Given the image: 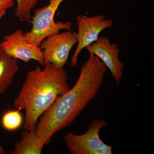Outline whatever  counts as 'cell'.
Wrapping results in <instances>:
<instances>
[{
	"label": "cell",
	"mask_w": 154,
	"mask_h": 154,
	"mask_svg": "<svg viewBox=\"0 0 154 154\" xmlns=\"http://www.w3.org/2000/svg\"><path fill=\"white\" fill-rule=\"evenodd\" d=\"M98 57L90 54L81 67L74 86L59 95L49 109L40 116L35 129L44 145L58 131L72 124L98 94L107 72Z\"/></svg>",
	"instance_id": "cell-1"
},
{
	"label": "cell",
	"mask_w": 154,
	"mask_h": 154,
	"mask_svg": "<svg viewBox=\"0 0 154 154\" xmlns=\"http://www.w3.org/2000/svg\"><path fill=\"white\" fill-rule=\"evenodd\" d=\"M28 72L14 103L17 109L25 111L23 130H35L38 119L51 107L57 98L70 89L69 75L63 69L47 63Z\"/></svg>",
	"instance_id": "cell-2"
},
{
	"label": "cell",
	"mask_w": 154,
	"mask_h": 154,
	"mask_svg": "<svg viewBox=\"0 0 154 154\" xmlns=\"http://www.w3.org/2000/svg\"><path fill=\"white\" fill-rule=\"evenodd\" d=\"M65 0H50L47 5L36 9L30 22L32 28L24 33L25 41L36 46H39L41 42L47 37L66 30L72 32L71 22H62L54 20L56 12Z\"/></svg>",
	"instance_id": "cell-3"
},
{
	"label": "cell",
	"mask_w": 154,
	"mask_h": 154,
	"mask_svg": "<svg viewBox=\"0 0 154 154\" xmlns=\"http://www.w3.org/2000/svg\"><path fill=\"white\" fill-rule=\"evenodd\" d=\"M104 119H96L90 123L85 133L76 134L68 133L64 141L71 154H112L113 146L105 143L99 137L100 130L107 126Z\"/></svg>",
	"instance_id": "cell-4"
},
{
	"label": "cell",
	"mask_w": 154,
	"mask_h": 154,
	"mask_svg": "<svg viewBox=\"0 0 154 154\" xmlns=\"http://www.w3.org/2000/svg\"><path fill=\"white\" fill-rule=\"evenodd\" d=\"M78 31L76 33L77 46L72 56L70 66L75 67L78 64V58L84 48L93 44L99 38L100 33L105 29L111 28L113 22L106 19L104 15L93 17L79 15L76 17Z\"/></svg>",
	"instance_id": "cell-5"
},
{
	"label": "cell",
	"mask_w": 154,
	"mask_h": 154,
	"mask_svg": "<svg viewBox=\"0 0 154 154\" xmlns=\"http://www.w3.org/2000/svg\"><path fill=\"white\" fill-rule=\"evenodd\" d=\"M76 34L67 30L53 34L44 39L39 46L43 51L44 65L49 63L57 68H63L71 51L77 43Z\"/></svg>",
	"instance_id": "cell-6"
},
{
	"label": "cell",
	"mask_w": 154,
	"mask_h": 154,
	"mask_svg": "<svg viewBox=\"0 0 154 154\" xmlns=\"http://www.w3.org/2000/svg\"><path fill=\"white\" fill-rule=\"evenodd\" d=\"M23 34L22 30L18 29L6 35L0 43V48L18 60L25 63L34 60L44 66L43 51L41 48L25 41Z\"/></svg>",
	"instance_id": "cell-7"
},
{
	"label": "cell",
	"mask_w": 154,
	"mask_h": 154,
	"mask_svg": "<svg viewBox=\"0 0 154 154\" xmlns=\"http://www.w3.org/2000/svg\"><path fill=\"white\" fill-rule=\"evenodd\" d=\"M89 54L98 57L110 70L117 86L121 83L125 65L119 59V45L112 43L106 36L99 37L97 41L86 48Z\"/></svg>",
	"instance_id": "cell-8"
},
{
	"label": "cell",
	"mask_w": 154,
	"mask_h": 154,
	"mask_svg": "<svg viewBox=\"0 0 154 154\" xmlns=\"http://www.w3.org/2000/svg\"><path fill=\"white\" fill-rule=\"evenodd\" d=\"M18 60L0 48V94L5 92L19 72Z\"/></svg>",
	"instance_id": "cell-9"
},
{
	"label": "cell",
	"mask_w": 154,
	"mask_h": 154,
	"mask_svg": "<svg viewBox=\"0 0 154 154\" xmlns=\"http://www.w3.org/2000/svg\"><path fill=\"white\" fill-rule=\"evenodd\" d=\"M21 139L15 143L11 154H40L44 145L42 143L35 130H24Z\"/></svg>",
	"instance_id": "cell-10"
},
{
	"label": "cell",
	"mask_w": 154,
	"mask_h": 154,
	"mask_svg": "<svg viewBox=\"0 0 154 154\" xmlns=\"http://www.w3.org/2000/svg\"><path fill=\"white\" fill-rule=\"evenodd\" d=\"M39 0H16L17 3L15 15L20 21L30 22L31 11L37 5Z\"/></svg>",
	"instance_id": "cell-11"
},
{
	"label": "cell",
	"mask_w": 154,
	"mask_h": 154,
	"mask_svg": "<svg viewBox=\"0 0 154 154\" xmlns=\"http://www.w3.org/2000/svg\"><path fill=\"white\" fill-rule=\"evenodd\" d=\"M20 110H9L4 113L2 119V124L5 129L13 131L19 129L23 122Z\"/></svg>",
	"instance_id": "cell-12"
},
{
	"label": "cell",
	"mask_w": 154,
	"mask_h": 154,
	"mask_svg": "<svg viewBox=\"0 0 154 154\" xmlns=\"http://www.w3.org/2000/svg\"><path fill=\"white\" fill-rule=\"evenodd\" d=\"M14 5V0H0V9L6 10L12 8Z\"/></svg>",
	"instance_id": "cell-13"
},
{
	"label": "cell",
	"mask_w": 154,
	"mask_h": 154,
	"mask_svg": "<svg viewBox=\"0 0 154 154\" xmlns=\"http://www.w3.org/2000/svg\"><path fill=\"white\" fill-rule=\"evenodd\" d=\"M6 12H7V11L6 10L0 9V19L5 15Z\"/></svg>",
	"instance_id": "cell-14"
},
{
	"label": "cell",
	"mask_w": 154,
	"mask_h": 154,
	"mask_svg": "<svg viewBox=\"0 0 154 154\" xmlns=\"http://www.w3.org/2000/svg\"><path fill=\"white\" fill-rule=\"evenodd\" d=\"M6 153V151L3 148L2 146H0V154H5Z\"/></svg>",
	"instance_id": "cell-15"
}]
</instances>
